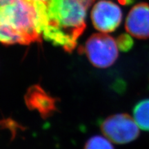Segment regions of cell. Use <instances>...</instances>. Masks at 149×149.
<instances>
[{
  "label": "cell",
  "instance_id": "6da1fadb",
  "mask_svg": "<svg viewBox=\"0 0 149 149\" xmlns=\"http://www.w3.org/2000/svg\"><path fill=\"white\" fill-rule=\"evenodd\" d=\"M96 0H50L42 24V37L71 53L86 29L87 11Z\"/></svg>",
  "mask_w": 149,
  "mask_h": 149
},
{
  "label": "cell",
  "instance_id": "7a4b0ae2",
  "mask_svg": "<svg viewBox=\"0 0 149 149\" xmlns=\"http://www.w3.org/2000/svg\"><path fill=\"white\" fill-rule=\"evenodd\" d=\"M0 40L4 45H29L42 38L32 0H8L0 4Z\"/></svg>",
  "mask_w": 149,
  "mask_h": 149
},
{
  "label": "cell",
  "instance_id": "3957f363",
  "mask_svg": "<svg viewBox=\"0 0 149 149\" xmlns=\"http://www.w3.org/2000/svg\"><path fill=\"white\" fill-rule=\"evenodd\" d=\"M84 51L93 66L105 68L111 66L117 60L119 47L113 37L107 33H100L89 37Z\"/></svg>",
  "mask_w": 149,
  "mask_h": 149
},
{
  "label": "cell",
  "instance_id": "277c9868",
  "mask_svg": "<svg viewBox=\"0 0 149 149\" xmlns=\"http://www.w3.org/2000/svg\"><path fill=\"white\" fill-rule=\"evenodd\" d=\"M102 132L109 140L115 144L131 142L139 135V127L134 118L126 113H118L100 122Z\"/></svg>",
  "mask_w": 149,
  "mask_h": 149
},
{
  "label": "cell",
  "instance_id": "5b68a950",
  "mask_svg": "<svg viewBox=\"0 0 149 149\" xmlns=\"http://www.w3.org/2000/svg\"><path fill=\"white\" fill-rule=\"evenodd\" d=\"M91 17L97 30L107 33L115 31L119 26L122 19V12L115 3L101 0L93 6Z\"/></svg>",
  "mask_w": 149,
  "mask_h": 149
},
{
  "label": "cell",
  "instance_id": "8992f818",
  "mask_svg": "<svg viewBox=\"0 0 149 149\" xmlns=\"http://www.w3.org/2000/svg\"><path fill=\"white\" fill-rule=\"evenodd\" d=\"M24 102L30 111H37L44 120L53 116L58 111V100L46 92L40 84H34L27 89Z\"/></svg>",
  "mask_w": 149,
  "mask_h": 149
},
{
  "label": "cell",
  "instance_id": "52a82bcc",
  "mask_svg": "<svg viewBox=\"0 0 149 149\" xmlns=\"http://www.w3.org/2000/svg\"><path fill=\"white\" fill-rule=\"evenodd\" d=\"M125 29L135 38H149V4L141 2L130 9L126 19Z\"/></svg>",
  "mask_w": 149,
  "mask_h": 149
},
{
  "label": "cell",
  "instance_id": "ba28073f",
  "mask_svg": "<svg viewBox=\"0 0 149 149\" xmlns=\"http://www.w3.org/2000/svg\"><path fill=\"white\" fill-rule=\"evenodd\" d=\"M133 118L139 128L149 131V99L142 100L133 108Z\"/></svg>",
  "mask_w": 149,
  "mask_h": 149
},
{
  "label": "cell",
  "instance_id": "9c48e42d",
  "mask_svg": "<svg viewBox=\"0 0 149 149\" xmlns=\"http://www.w3.org/2000/svg\"><path fill=\"white\" fill-rule=\"evenodd\" d=\"M84 149H114V147L109 139L95 135L87 140Z\"/></svg>",
  "mask_w": 149,
  "mask_h": 149
},
{
  "label": "cell",
  "instance_id": "30bf717a",
  "mask_svg": "<svg viewBox=\"0 0 149 149\" xmlns=\"http://www.w3.org/2000/svg\"><path fill=\"white\" fill-rule=\"evenodd\" d=\"M32 1L34 3L37 14H38L40 29L41 31H42V24L43 20H44V16H45L46 8H47L50 0H32Z\"/></svg>",
  "mask_w": 149,
  "mask_h": 149
},
{
  "label": "cell",
  "instance_id": "8fae6325",
  "mask_svg": "<svg viewBox=\"0 0 149 149\" xmlns=\"http://www.w3.org/2000/svg\"><path fill=\"white\" fill-rule=\"evenodd\" d=\"M120 39H118L117 41V44H118L119 49L121 51H128L133 46V41L128 35H122L120 37Z\"/></svg>",
  "mask_w": 149,
  "mask_h": 149
}]
</instances>
